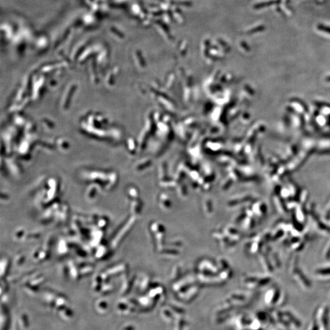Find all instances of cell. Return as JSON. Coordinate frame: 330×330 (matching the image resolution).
Here are the masks:
<instances>
[{"mask_svg":"<svg viewBox=\"0 0 330 330\" xmlns=\"http://www.w3.org/2000/svg\"><path fill=\"white\" fill-rule=\"evenodd\" d=\"M317 27L319 31L325 32L326 33H328L330 34V26H326L324 24H319Z\"/></svg>","mask_w":330,"mask_h":330,"instance_id":"7a4b0ae2","label":"cell"},{"mask_svg":"<svg viewBox=\"0 0 330 330\" xmlns=\"http://www.w3.org/2000/svg\"><path fill=\"white\" fill-rule=\"evenodd\" d=\"M281 2V0H271V1H269L263 2H261V3H259V4H257V5H255V9L263 8V7L271 6H272L273 4H279Z\"/></svg>","mask_w":330,"mask_h":330,"instance_id":"6da1fadb","label":"cell"},{"mask_svg":"<svg viewBox=\"0 0 330 330\" xmlns=\"http://www.w3.org/2000/svg\"><path fill=\"white\" fill-rule=\"evenodd\" d=\"M287 316L289 317V318L290 319V320H292V322H294V324H295L297 326L300 325V322H299L297 320H296V319H295L294 317H293V316H292V314H290V313H287Z\"/></svg>","mask_w":330,"mask_h":330,"instance_id":"3957f363","label":"cell"},{"mask_svg":"<svg viewBox=\"0 0 330 330\" xmlns=\"http://www.w3.org/2000/svg\"><path fill=\"white\" fill-rule=\"evenodd\" d=\"M313 330H319V326L316 324V323H315L314 325L313 326Z\"/></svg>","mask_w":330,"mask_h":330,"instance_id":"277c9868","label":"cell"}]
</instances>
